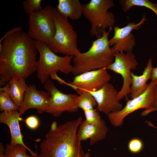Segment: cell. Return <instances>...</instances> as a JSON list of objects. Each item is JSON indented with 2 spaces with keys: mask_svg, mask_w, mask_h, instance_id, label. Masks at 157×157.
Wrapping results in <instances>:
<instances>
[{
  "mask_svg": "<svg viewBox=\"0 0 157 157\" xmlns=\"http://www.w3.org/2000/svg\"><path fill=\"white\" fill-rule=\"evenodd\" d=\"M37 50L33 40L24 31L5 38L0 48V86L15 78L26 80L36 71Z\"/></svg>",
  "mask_w": 157,
  "mask_h": 157,
  "instance_id": "cell-1",
  "label": "cell"
},
{
  "mask_svg": "<svg viewBox=\"0 0 157 157\" xmlns=\"http://www.w3.org/2000/svg\"><path fill=\"white\" fill-rule=\"evenodd\" d=\"M82 121L79 116L57 126L54 122L40 145L43 157H84L85 153L77 137Z\"/></svg>",
  "mask_w": 157,
  "mask_h": 157,
  "instance_id": "cell-2",
  "label": "cell"
},
{
  "mask_svg": "<svg viewBox=\"0 0 157 157\" xmlns=\"http://www.w3.org/2000/svg\"><path fill=\"white\" fill-rule=\"evenodd\" d=\"M113 27L108 31H102L101 36L92 41L91 46L86 52H80L73 58L72 73L76 76L84 72L106 68L114 61L115 52L110 48L108 37Z\"/></svg>",
  "mask_w": 157,
  "mask_h": 157,
  "instance_id": "cell-3",
  "label": "cell"
},
{
  "mask_svg": "<svg viewBox=\"0 0 157 157\" xmlns=\"http://www.w3.org/2000/svg\"><path fill=\"white\" fill-rule=\"evenodd\" d=\"M52 16L55 32L48 46L56 54L60 53L73 58L81 52L77 47L76 32L68 18L62 15L54 7Z\"/></svg>",
  "mask_w": 157,
  "mask_h": 157,
  "instance_id": "cell-4",
  "label": "cell"
},
{
  "mask_svg": "<svg viewBox=\"0 0 157 157\" xmlns=\"http://www.w3.org/2000/svg\"><path fill=\"white\" fill-rule=\"evenodd\" d=\"M34 45L39 52L40 57L37 61V77L42 84L49 79L50 74L60 71L65 74L72 73L73 57L69 56L57 55L43 42L33 40Z\"/></svg>",
  "mask_w": 157,
  "mask_h": 157,
  "instance_id": "cell-5",
  "label": "cell"
},
{
  "mask_svg": "<svg viewBox=\"0 0 157 157\" xmlns=\"http://www.w3.org/2000/svg\"><path fill=\"white\" fill-rule=\"evenodd\" d=\"M144 109L142 116L157 110V84L151 81L146 90L139 95L127 100L125 106L120 110L107 115L111 123L115 127L122 126L127 115L140 109Z\"/></svg>",
  "mask_w": 157,
  "mask_h": 157,
  "instance_id": "cell-6",
  "label": "cell"
},
{
  "mask_svg": "<svg viewBox=\"0 0 157 157\" xmlns=\"http://www.w3.org/2000/svg\"><path fill=\"white\" fill-rule=\"evenodd\" d=\"M83 15L91 24L90 33L92 36L100 38L99 29L101 28L103 31L114 24V16L112 12L108 11L115 6L113 0H91L83 4Z\"/></svg>",
  "mask_w": 157,
  "mask_h": 157,
  "instance_id": "cell-7",
  "label": "cell"
},
{
  "mask_svg": "<svg viewBox=\"0 0 157 157\" xmlns=\"http://www.w3.org/2000/svg\"><path fill=\"white\" fill-rule=\"evenodd\" d=\"M53 8L47 5L39 12L29 13L27 34L32 39L49 44L56 30L52 16Z\"/></svg>",
  "mask_w": 157,
  "mask_h": 157,
  "instance_id": "cell-8",
  "label": "cell"
},
{
  "mask_svg": "<svg viewBox=\"0 0 157 157\" xmlns=\"http://www.w3.org/2000/svg\"><path fill=\"white\" fill-rule=\"evenodd\" d=\"M44 84V88L50 95L45 112L57 117L65 111L74 113L77 111L78 108L76 101L78 95L63 93L49 79Z\"/></svg>",
  "mask_w": 157,
  "mask_h": 157,
  "instance_id": "cell-9",
  "label": "cell"
},
{
  "mask_svg": "<svg viewBox=\"0 0 157 157\" xmlns=\"http://www.w3.org/2000/svg\"><path fill=\"white\" fill-rule=\"evenodd\" d=\"M138 65L135 55L132 51L115 53L114 61L107 69L120 74L122 78L123 85L117 97L118 101L129 94L131 71L135 69Z\"/></svg>",
  "mask_w": 157,
  "mask_h": 157,
  "instance_id": "cell-10",
  "label": "cell"
},
{
  "mask_svg": "<svg viewBox=\"0 0 157 157\" xmlns=\"http://www.w3.org/2000/svg\"><path fill=\"white\" fill-rule=\"evenodd\" d=\"M106 68L86 72L75 76L69 85L75 90L78 94L86 91L94 92L109 82L111 76Z\"/></svg>",
  "mask_w": 157,
  "mask_h": 157,
  "instance_id": "cell-11",
  "label": "cell"
},
{
  "mask_svg": "<svg viewBox=\"0 0 157 157\" xmlns=\"http://www.w3.org/2000/svg\"><path fill=\"white\" fill-rule=\"evenodd\" d=\"M146 20L144 15L141 20L137 23H129L122 28L117 26H114V35L108 42L110 46H113L112 48L115 53L132 51L135 45L136 40L131 32L134 30L139 29Z\"/></svg>",
  "mask_w": 157,
  "mask_h": 157,
  "instance_id": "cell-12",
  "label": "cell"
},
{
  "mask_svg": "<svg viewBox=\"0 0 157 157\" xmlns=\"http://www.w3.org/2000/svg\"><path fill=\"white\" fill-rule=\"evenodd\" d=\"M89 92L96 101V109L99 112L108 115L122 108V105L117 98L118 92L109 82L106 83L98 90Z\"/></svg>",
  "mask_w": 157,
  "mask_h": 157,
  "instance_id": "cell-13",
  "label": "cell"
},
{
  "mask_svg": "<svg viewBox=\"0 0 157 157\" xmlns=\"http://www.w3.org/2000/svg\"><path fill=\"white\" fill-rule=\"evenodd\" d=\"M50 95L48 92L39 91L34 84H29L26 91L23 102L18 111L22 116L27 110L37 109L39 113L45 112Z\"/></svg>",
  "mask_w": 157,
  "mask_h": 157,
  "instance_id": "cell-14",
  "label": "cell"
},
{
  "mask_svg": "<svg viewBox=\"0 0 157 157\" xmlns=\"http://www.w3.org/2000/svg\"><path fill=\"white\" fill-rule=\"evenodd\" d=\"M108 131V128L104 120L99 124L88 123L85 120L82 121L77 132V137L81 141L89 140V144L92 145L104 139Z\"/></svg>",
  "mask_w": 157,
  "mask_h": 157,
  "instance_id": "cell-15",
  "label": "cell"
},
{
  "mask_svg": "<svg viewBox=\"0 0 157 157\" xmlns=\"http://www.w3.org/2000/svg\"><path fill=\"white\" fill-rule=\"evenodd\" d=\"M18 110L2 112L0 114V122L7 125L9 128L10 144H21L27 147L24 142L19 124V122L23 120Z\"/></svg>",
  "mask_w": 157,
  "mask_h": 157,
  "instance_id": "cell-16",
  "label": "cell"
},
{
  "mask_svg": "<svg viewBox=\"0 0 157 157\" xmlns=\"http://www.w3.org/2000/svg\"><path fill=\"white\" fill-rule=\"evenodd\" d=\"M153 68L152 60L150 58L141 75L138 76L131 72V82L129 93L131 98L141 94L147 89L148 85L147 83L150 78Z\"/></svg>",
  "mask_w": 157,
  "mask_h": 157,
  "instance_id": "cell-17",
  "label": "cell"
},
{
  "mask_svg": "<svg viewBox=\"0 0 157 157\" xmlns=\"http://www.w3.org/2000/svg\"><path fill=\"white\" fill-rule=\"evenodd\" d=\"M28 86L25 80L15 78L10 80L1 88L8 92L12 100L19 109L23 102Z\"/></svg>",
  "mask_w": 157,
  "mask_h": 157,
  "instance_id": "cell-18",
  "label": "cell"
},
{
  "mask_svg": "<svg viewBox=\"0 0 157 157\" xmlns=\"http://www.w3.org/2000/svg\"><path fill=\"white\" fill-rule=\"evenodd\" d=\"M63 16L72 20H77L83 15V4L79 0H59L56 8Z\"/></svg>",
  "mask_w": 157,
  "mask_h": 157,
  "instance_id": "cell-19",
  "label": "cell"
},
{
  "mask_svg": "<svg viewBox=\"0 0 157 157\" xmlns=\"http://www.w3.org/2000/svg\"><path fill=\"white\" fill-rule=\"evenodd\" d=\"M4 153L6 157H36L38 155L27 146L10 143L6 145Z\"/></svg>",
  "mask_w": 157,
  "mask_h": 157,
  "instance_id": "cell-20",
  "label": "cell"
},
{
  "mask_svg": "<svg viewBox=\"0 0 157 157\" xmlns=\"http://www.w3.org/2000/svg\"><path fill=\"white\" fill-rule=\"evenodd\" d=\"M119 2L124 12H127L133 6L142 7L152 11L157 17V3H152L148 0H121Z\"/></svg>",
  "mask_w": 157,
  "mask_h": 157,
  "instance_id": "cell-21",
  "label": "cell"
},
{
  "mask_svg": "<svg viewBox=\"0 0 157 157\" xmlns=\"http://www.w3.org/2000/svg\"><path fill=\"white\" fill-rule=\"evenodd\" d=\"M76 104L78 108L83 111L94 108L97 106L96 101L90 93L88 91L83 92L78 95Z\"/></svg>",
  "mask_w": 157,
  "mask_h": 157,
  "instance_id": "cell-22",
  "label": "cell"
},
{
  "mask_svg": "<svg viewBox=\"0 0 157 157\" xmlns=\"http://www.w3.org/2000/svg\"><path fill=\"white\" fill-rule=\"evenodd\" d=\"M0 110L2 112L18 110L19 108L12 100L8 92L0 88Z\"/></svg>",
  "mask_w": 157,
  "mask_h": 157,
  "instance_id": "cell-23",
  "label": "cell"
},
{
  "mask_svg": "<svg viewBox=\"0 0 157 157\" xmlns=\"http://www.w3.org/2000/svg\"><path fill=\"white\" fill-rule=\"evenodd\" d=\"M41 0H26L22 3L23 8L27 14L30 13H35L40 11L43 8L41 5Z\"/></svg>",
  "mask_w": 157,
  "mask_h": 157,
  "instance_id": "cell-24",
  "label": "cell"
},
{
  "mask_svg": "<svg viewBox=\"0 0 157 157\" xmlns=\"http://www.w3.org/2000/svg\"><path fill=\"white\" fill-rule=\"evenodd\" d=\"M85 120L89 123L93 124H99L104 120L102 119L99 111L97 109H93L84 111Z\"/></svg>",
  "mask_w": 157,
  "mask_h": 157,
  "instance_id": "cell-25",
  "label": "cell"
},
{
  "mask_svg": "<svg viewBox=\"0 0 157 157\" xmlns=\"http://www.w3.org/2000/svg\"><path fill=\"white\" fill-rule=\"evenodd\" d=\"M143 147V141L140 139L137 138L130 140L128 144L129 151L133 154L139 153L142 150Z\"/></svg>",
  "mask_w": 157,
  "mask_h": 157,
  "instance_id": "cell-26",
  "label": "cell"
},
{
  "mask_svg": "<svg viewBox=\"0 0 157 157\" xmlns=\"http://www.w3.org/2000/svg\"><path fill=\"white\" fill-rule=\"evenodd\" d=\"M25 122L26 125L32 130L36 129L40 124L39 119L35 115H31L27 117L25 120Z\"/></svg>",
  "mask_w": 157,
  "mask_h": 157,
  "instance_id": "cell-27",
  "label": "cell"
},
{
  "mask_svg": "<svg viewBox=\"0 0 157 157\" xmlns=\"http://www.w3.org/2000/svg\"><path fill=\"white\" fill-rule=\"evenodd\" d=\"M23 28L21 26L15 27L11 30L6 32L4 35L0 39V48L1 47L3 40L8 36L16 32L22 31Z\"/></svg>",
  "mask_w": 157,
  "mask_h": 157,
  "instance_id": "cell-28",
  "label": "cell"
},
{
  "mask_svg": "<svg viewBox=\"0 0 157 157\" xmlns=\"http://www.w3.org/2000/svg\"><path fill=\"white\" fill-rule=\"evenodd\" d=\"M150 79L151 81L157 84V67H153Z\"/></svg>",
  "mask_w": 157,
  "mask_h": 157,
  "instance_id": "cell-29",
  "label": "cell"
},
{
  "mask_svg": "<svg viewBox=\"0 0 157 157\" xmlns=\"http://www.w3.org/2000/svg\"><path fill=\"white\" fill-rule=\"evenodd\" d=\"M4 147L2 143L0 144V157H6L4 153Z\"/></svg>",
  "mask_w": 157,
  "mask_h": 157,
  "instance_id": "cell-30",
  "label": "cell"
},
{
  "mask_svg": "<svg viewBox=\"0 0 157 157\" xmlns=\"http://www.w3.org/2000/svg\"><path fill=\"white\" fill-rule=\"evenodd\" d=\"M146 122L148 124V126L157 129V127H156L152 123L148 121H146Z\"/></svg>",
  "mask_w": 157,
  "mask_h": 157,
  "instance_id": "cell-31",
  "label": "cell"
},
{
  "mask_svg": "<svg viewBox=\"0 0 157 157\" xmlns=\"http://www.w3.org/2000/svg\"><path fill=\"white\" fill-rule=\"evenodd\" d=\"M90 154L89 152H87L85 153L84 157H90Z\"/></svg>",
  "mask_w": 157,
  "mask_h": 157,
  "instance_id": "cell-32",
  "label": "cell"
},
{
  "mask_svg": "<svg viewBox=\"0 0 157 157\" xmlns=\"http://www.w3.org/2000/svg\"><path fill=\"white\" fill-rule=\"evenodd\" d=\"M36 157H43L40 154L39 155H37Z\"/></svg>",
  "mask_w": 157,
  "mask_h": 157,
  "instance_id": "cell-33",
  "label": "cell"
}]
</instances>
